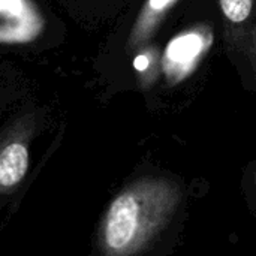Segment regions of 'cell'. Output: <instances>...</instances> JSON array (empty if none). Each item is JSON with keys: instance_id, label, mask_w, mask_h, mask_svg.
Masks as SVG:
<instances>
[{"instance_id": "cell-1", "label": "cell", "mask_w": 256, "mask_h": 256, "mask_svg": "<svg viewBox=\"0 0 256 256\" xmlns=\"http://www.w3.org/2000/svg\"><path fill=\"white\" fill-rule=\"evenodd\" d=\"M182 201V189L160 177H144L124 188L100 220L102 256L141 255L166 230Z\"/></svg>"}, {"instance_id": "cell-2", "label": "cell", "mask_w": 256, "mask_h": 256, "mask_svg": "<svg viewBox=\"0 0 256 256\" xmlns=\"http://www.w3.org/2000/svg\"><path fill=\"white\" fill-rule=\"evenodd\" d=\"M39 126L33 112L15 117L0 129V206L24 183L30 168V148Z\"/></svg>"}, {"instance_id": "cell-3", "label": "cell", "mask_w": 256, "mask_h": 256, "mask_svg": "<svg viewBox=\"0 0 256 256\" xmlns=\"http://www.w3.org/2000/svg\"><path fill=\"white\" fill-rule=\"evenodd\" d=\"M42 30L44 16L32 0H0V44H28Z\"/></svg>"}, {"instance_id": "cell-4", "label": "cell", "mask_w": 256, "mask_h": 256, "mask_svg": "<svg viewBox=\"0 0 256 256\" xmlns=\"http://www.w3.org/2000/svg\"><path fill=\"white\" fill-rule=\"evenodd\" d=\"M212 33L192 30L174 38L165 51L164 69L170 81L178 82L186 78L196 66L202 54L210 48Z\"/></svg>"}, {"instance_id": "cell-5", "label": "cell", "mask_w": 256, "mask_h": 256, "mask_svg": "<svg viewBox=\"0 0 256 256\" xmlns=\"http://www.w3.org/2000/svg\"><path fill=\"white\" fill-rule=\"evenodd\" d=\"M176 2L177 0H147L136 16L134 28L130 30L128 50H136L147 44L153 32L164 20L165 14L176 4Z\"/></svg>"}, {"instance_id": "cell-6", "label": "cell", "mask_w": 256, "mask_h": 256, "mask_svg": "<svg viewBox=\"0 0 256 256\" xmlns=\"http://www.w3.org/2000/svg\"><path fill=\"white\" fill-rule=\"evenodd\" d=\"M219 4L231 26H244L250 21L254 0H219Z\"/></svg>"}]
</instances>
